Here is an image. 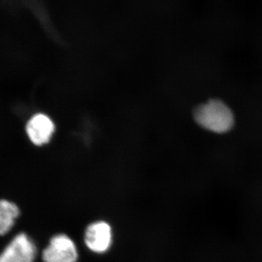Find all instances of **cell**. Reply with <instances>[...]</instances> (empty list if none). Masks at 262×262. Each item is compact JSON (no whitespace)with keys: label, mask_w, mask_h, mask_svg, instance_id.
<instances>
[{"label":"cell","mask_w":262,"mask_h":262,"mask_svg":"<svg viewBox=\"0 0 262 262\" xmlns=\"http://www.w3.org/2000/svg\"><path fill=\"white\" fill-rule=\"evenodd\" d=\"M54 123L46 115L38 114L31 118L27 125V132L33 144L41 146L51 140L54 132Z\"/></svg>","instance_id":"obj_5"},{"label":"cell","mask_w":262,"mask_h":262,"mask_svg":"<svg viewBox=\"0 0 262 262\" xmlns=\"http://www.w3.org/2000/svg\"><path fill=\"white\" fill-rule=\"evenodd\" d=\"M113 242L112 227L105 222L91 224L84 232V243L93 252L103 253L107 251Z\"/></svg>","instance_id":"obj_4"},{"label":"cell","mask_w":262,"mask_h":262,"mask_svg":"<svg viewBox=\"0 0 262 262\" xmlns=\"http://www.w3.org/2000/svg\"><path fill=\"white\" fill-rule=\"evenodd\" d=\"M77 258L78 252L75 242L63 234L52 237L42 253L45 262H76Z\"/></svg>","instance_id":"obj_3"},{"label":"cell","mask_w":262,"mask_h":262,"mask_svg":"<svg viewBox=\"0 0 262 262\" xmlns=\"http://www.w3.org/2000/svg\"><path fill=\"white\" fill-rule=\"evenodd\" d=\"M37 247L25 233L15 235L0 253V262H34Z\"/></svg>","instance_id":"obj_2"},{"label":"cell","mask_w":262,"mask_h":262,"mask_svg":"<svg viewBox=\"0 0 262 262\" xmlns=\"http://www.w3.org/2000/svg\"><path fill=\"white\" fill-rule=\"evenodd\" d=\"M194 118L203 128L217 134L228 132L234 125V116L230 108L219 99L209 100L196 106Z\"/></svg>","instance_id":"obj_1"},{"label":"cell","mask_w":262,"mask_h":262,"mask_svg":"<svg viewBox=\"0 0 262 262\" xmlns=\"http://www.w3.org/2000/svg\"><path fill=\"white\" fill-rule=\"evenodd\" d=\"M20 215L18 206L8 200H0V235H5L11 230Z\"/></svg>","instance_id":"obj_6"}]
</instances>
